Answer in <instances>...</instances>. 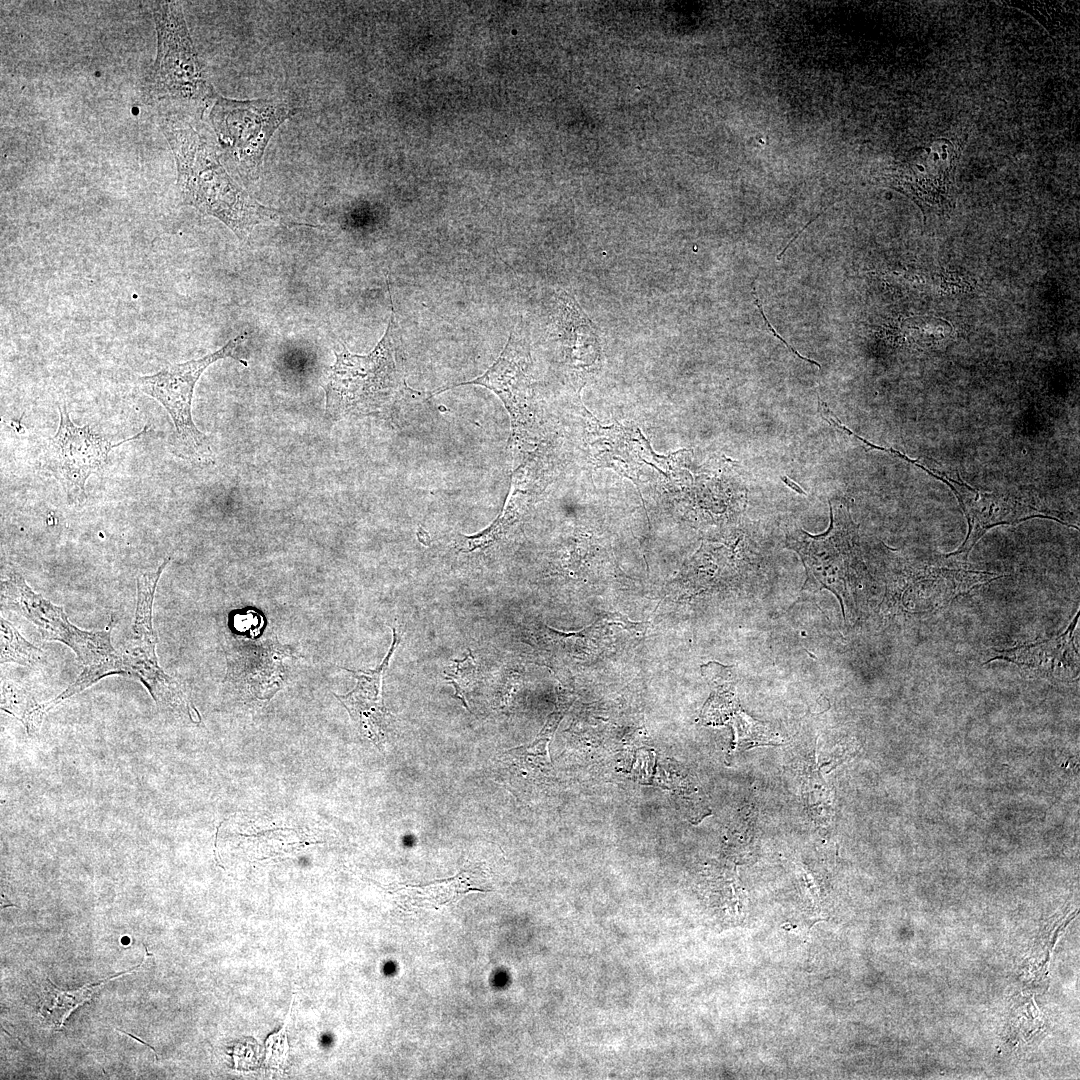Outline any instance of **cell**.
I'll return each mask as SVG.
<instances>
[{
  "instance_id": "cell-12",
  "label": "cell",
  "mask_w": 1080,
  "mask_h": 1080,
  "mask_svg": "<svg viewBox=\"0 0 1080 1080\" xmlns=\"http://www.w3.org/2000/svg\"><path fill=\"white\" fill-rule=\"evenodd\" d=\"M1078 621L1079 611L1060 635L1011 649L995 650L986 663L1004 660L1040 677L1073 680L1079 674V655L1074 640Z\"/></svg>"
},
{
  "instance_id": "cell-2",
  "label": "cell",
  "mask_w": 1080,
  "mask_h": 1080,
  "mask_svg": "<svg viewBox=\"0 0 1080 1080\" xmlns=\"http://www.w3.org/2000/svg\"><path fill=\"white\" fill-rule=\"evenodd\" d=\"M334 354L336 359L324 385L328 418L371 414L392 402L402 381L399 333L393 310L385 334L370 353L352 354L342 346Z\"/></svg>"
},
{
  "instance_id": "cell-18",
  "label": "cell",
  "mask_w": 1080,
  "mask_h": 1080,
  "mask_svg": "<svg viewBox=\"0 0 1080 1080\" xmlns=\"http://www.w3.org/2000/svg\"><path fill=\"white\" fill-rule=\"evenodd\" d=\"M0 662L36 666L45 660V653L26 640L20 632L3 617L0 619Z\"/></svg>"
},
{
  "instance_id": "cell-10",
  "label": "cell",
  "mask_w": 1080,
  "mask_h": 1080,
  "mask_svg": "<svg viewBox=\"0 0 1080 1080\" xmlns=\"http://www.w3.org/2000/svg\"><path fill=\"white\" fill-rule=\"evenodd\" d=\"M904 576L898 587V601L904 611L913 614L940 611L957 597L1002 577L959 563L922 564L910 568Z\"/></svg>"
},
{
  "instance_id": "cell-5",
  "label": "cell",
  "mask_w": 1080,
  "mask_h": 1080,
  "mask_svg": "<svg viewBox=\"0 0 1080 1080\" xmlns=\"http://www.w3.org/2000/svg\"><path fill=\"white\" fill-rule=\"evenodd\" d=\"M246 339L247 333L238 335L220 349L199 359L169 364L152 375L138 378L139 389L158 401L170 415L174 425L173 447L180 457L198 462L211 459L207 437L192 419L194 389L211 364L228 357L236 359V350Z\"/></svg>"
},
{
  "instance_id": "cell-13",
  "label": "cell",
  "mask_w": 1080,
  "mask_h": 1080,
  "mask_svg": "<svg viewBox=\"0 0 1080 1080\" xmlns=\"http://www.w3.org/2000/svg\"><path fill=\"white\" fill-rule=\"evenodd\" d=\"M392 631L391 646L381 663L374 669L343 668L354 676L356 685L344 695L334 694L347 709L360 732L376 745L383 742L388 720L392 716L385 708L382 696L384 672L401 641L397 630L392 628Z\"/></svg>"
},
{
  "instance_id": "cell-14",
  "label": "cell",
  "mask_w": 1080,
  "mask_h": 1080,
  "mask_svg": "<svg viewBox=\"0 0 1080 1080\" xmlns=\"http://www.w3.org/2000/svg\"><path fill=\"white\" fill-rule=\"evenodd\" d=\"M157 639H135L119 652L122 673L139 679L156 703L185 700L180 685L160 667L156 655Z\"/></svg>"
},
{
  "instance_id": "cell-16",
  "label": "cell",
  "mask_w": 1080,
  "mask_h": 1080,
  "mask_svg": "<svg viewBox=\"0 0 1080 1080\" xmlns=\"http://www.w3.org/2000/svg\"><path fill=\"white\" fill-rule=\"evenodd\" d=\"M139 967L140 965L127 972H121L120 974L105 978L96 984L90 983L72 991H65L59 989L48 978L50 987L47 988L45 993L43 994V1001L41 1002L40 1006V1014L43 1019L49 1022L54 1028L61 1029L69 1015L79 1005L83 1004L84 1002L91 1001L93 995L99 990V988L103 984H105L109 980L130 973Z\"/></svg>"
},
{
  "instance_id": "cell-21",
  "label": "cell",
  "mask_w": 1080,
  "mask_h": 1080,
  "mask_svg": "<svg viewBox=\"0 0 1080 1080\" xmlns=\"http://www.w3.org/2000/svg\"><path fill=\"white\" fill-rule=\"evenodd\" d=\"M752 295H753V298H754V303H755V304H756V306L758 307V310H759V312H760L761 316H762V317H763V319H764V322H765V325H766V328H767V330H768L769 332H771V334H772L773 336H775V337H776L777 339H779V340H780V341H781V342H782V343H783V344H784V345H785V346H786V347H787V348H788V349H789V350H790V351H791V352H792L793 354H795V355H796V356H797L798 358H800V359H802V360H804V361H807V362H809V363L815 364V365H817V366H818V367L820 368V364H819L818 362H816V361H814V360H811V359H809V358L803 357L802 355H800V354H799V353H798V352H797V351H796L795 349H793V348H792V347H791V346H790V345H789V344H788V343H787V342H786V341H785V340H784V339H783V338H782V337H781V336H780V335H779V334H778V333H777V332H776V331L774 330V328H773V327H772V325L770 324L769 320H768V319H767V317H766V316L764 315V312H763V310H762V306H761V304H760V302H759V299H758V298H757V296H756V291H755V287H754V286H752Z\"/></svg>"
},
{
  "instance_id": "cell-11",
  "label": "cell",
  "mask_w": 1080,
  "mask_h": 1080,
  "mask_svg": "<svg viewBox=\"0 0 1080 1080\" xmlns=\"http://www.w3.org/2000/svg\"><path fill=\"white\" fill-rule=\"evenodd\" d=\"M925 471L945 482L957 494L968 522V533L957 550L948 554L966 558L971 549L991 528L998 525L1016 524L1030 518L1041 517L1061 522L1056 516L1014 498L986 494L969 488L952 478L940 476L923 467ZM1062 523V522H1061Z\"/></svg>"
},
{
  "instance_id": "cell-6",
  "label": "cell",
  "mask_w": 1080,
  "mask_h": 1080,
  "mask_svg": "<svg viewBox=\"0 0 1080 1080\" xmlns=\"http://www.w3.org/2000/svg\"><path fill=\"white\" fill-rule=\"evenodd\" d=\"M830 526L819 535L794 529L786 535V545L801 557L806 570L802 591H831L840 602L845 618L846 607L854 603L862 572L852 545V530L841 510L830 503Z\"/></svg>"
},
{
  "instance_id": "cell-1",
  "label": "cell",
  "mask_w": 1080,
  "mask_h": 1080,
  "mask_svg": "<svg viewBox=\"0 0 1080 1080\" xmlns=\"http://www.w3.org/2000/svg\"><path fill=\"white\" fill-rule=\"evenodd\" d=\"M157 112L176 159L177 186L184 203L217 218L241 240L255 226L280 220L276 210L260 204L230 177L215 143L190 124L188 112Z\"/></svg>"
},
{
  "instance_id": "cell-9",
  "label": "cell",
  "mask_w": 1080,
  "mask_h": 1080,
  "mask_svg": "<svg viewBox=\"0 0 1080 1080\" xmlns=\"http://www.w3.org/2000/svg\"><path fill=\"white\" fill-rule=\"evenodd\" d=\"M529 365L530 356L525 343L513 332L498 359L483 375L467 382L442 387L431 395L467 384L492 390L509 412L513 444H521L532 435L536 421L531 403Z\"/></svg>"
},
{
  "instance_id": "cell-15",
  "label": "cell",
  "mask_w": 1080,
  "mask_h": 1080,
  "mask_svg": "<svg viewBox=\"0 0 1080 1080\" xmlns=\"http://www.w3.org/2000/svg\"><path fill=\"white\" fill-rule=\"evenodd\" d=\"M478 868L460 871L453 877L424 885H405L396 891L399 904L406 910L439 909L456 903L470 892H486Z\"/></svg>"
},
{
  "instance_id": "cell-17",
  "label": "cell",
  "mask_w": 1080,
  "mask_h": 1080,
  "mask_svg": "<svg viewBox=\"0 0 1080 1080\" xmlns=\"http://www.w3.org/2000/svg\"><path fill=\"white\" fill-rule=\"evenodd\" d=\"M170 558L164 559L156 570L147 571L137 578V598L132 625V638L157 639L153 629V601L158 581Z\"/></svg>"
},
{
  "instance_id": "cell-4",
  "label": "cell",
  "mask_w": 1080,
  "mask_h": 1080,
  "mask_svg": "<svg viewBox=\"0 0 1080 1080\" xmlns=\"http://www.w3.org/2000/svg\"><path fill=\"white\" fill-rule=\"evenodd\" d=\"M1 604L33 623L43 639L59 641L71 648L83 669L90 670L99 679L122 674L120 653L111 642L113 619L102 630H82L69 621L62 607L36 593L23 576L12 569L1 581Z\"/></svg>"
},
{
  "instance_id": "cell-7",
  "label": "cell",
  "mask_w": 1080,
  "mask_h": 1080,
  "mask_svg": "<svg viewBox=\"0 0 1080 1080\" xmlns=\"http://www.w3.org/2000/svg\"><path fill=\"white\" fill-rule=\"evenodd\" d=\"M59 417L57 431L44 450L43 465L60 483L69 504L82 505L86 502L87 479L102 470L109 452L141 438L149 427L147 425L136 435L115 443L94 432L88 424L76 426L64 405L59 407Z\"/></svg>"
},
{
  "instance_id": "cell-3",
  "label": "cell",
  "mask_w": 1080,
  "mask_h": 1080,
  "mask_svg": "<svg viewBox=\"0 0 1080 1080\" xmlns=\"http://www.w3.org/2000/svg\"><path fill=\"white\" fill-rule=\"evenodd\" d=\"M157 33V56L144 83V96L156 107L186 108L214 98L185 24L179 2L150 3Z\"/></svg>"
},
{
  "instance_id": "cell-19",
  "label": "cell",
  "mask_w": 1080,
  "mask_h": 1080,
  "mask_svg": "<svg viewBox=\"0 0 1080 1080\" xmlns=\"http://www.w3.org/2000/svg\"><path fill=\"white\" fill-rule=\"evenodd\" d=\"M3 698L1 709L21 721L28 734L40 725L46 711L43 705L35 703L23 688L6 681L3 685Z\"/></svg>"
},
{
  "instance_id": "cell-8",
  "label": "cell",
  "mask_w": 1080,
  "mask_h": 1080,
  "mask_svg": "<svg viewBox=\"0 0 1080 1080\" xmlns=\"http://www.w3.org/2000/svg\"><path fill=\"white\" fill-rule=\"evenodd\" d=\"M294 114L284 104L261 99L239 101L216 94L209 121L222 148L241 165L255 168L275 130Z\"/></svg>"
},
{
  "instance_id": "cell-22",
  "label": "cell",
  "mask_w": 1080,
  "mask_h": 1080,
  "mask_svg": "<svg viewBox=\"0 0 1080 1080\" xmlns=\"http://www.w3.org/2000/svg\"><path fill=\"white\" fill-rule=\"evenodd\" d=\"M781 479H782V481H783V482H784L785 484H787V485H788V486H789L790 488H792V489H793L794 491H796L797 493H799V494H801V495H802V494H803V495H806V493L804 492V490H803V489H802V488H801V487H800L799 485H797V484H796L795 482H793V481H792V480H791V479H790L789 477H787V476H782V477H781Z\"/></svg>"
},
{
  "instance_id": "cell-20",
  "label": "cell",
  "mask_w": 1080,
  "mask_h": 1080,
  "mask_svg": "<svg viewBox=\"0 0 1080 1080\" xmlns=\"http://www.w3.org/2000/svg\"><path fill=\"white\" fill-rule=\"evenodd\" d=\"M443 675L445 680L453 686L454 696L469 711L466 693L478 678L477 665L472 652L469 650L463 659H454L452 664L444 670Z\"/></svg>"
}]
</instances>
